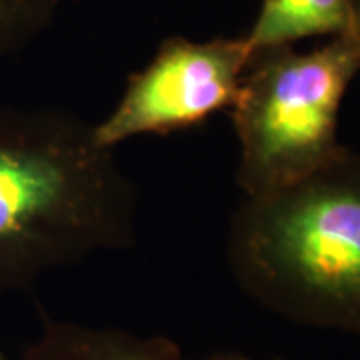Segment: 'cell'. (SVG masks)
I'll use <instances>...</instances> for the list:
<instances>
[{
    "mask_svg": "<svg viewBox=\"0 0 360 360\" xmlns=\"http://www.w3.org/2000/svg\"><path fill=\"white\" fill-rule=\"evenodd\" d=\"M139 191L94 122L0 104V300L136 240Z\"/></svg>",
    "mask_w": 360,
    "mask_h": 360,
    "instance_id": "obj_1",
    "label": "cell"
},
{
    "mask_svg": "<svg viewBox=\"0 0 360 360\" xmlns=\"http://www.w3.org/2000/svg\"><path fill=\"white\" fill-rule=\"evenodd\" d=\"M359 72V37L252 54L229 110L238 141L236 182L246 198L307 179L347 148L338 116Z\"/></svg>",
    "mask_w": 360,
    "mask_h": 360,
    "instance_id": "obj_3",
    "label": "cell"
},
{
    "mask_svg": "<svg viewBox=\"0 0 360 360\" xmlns=\"http://www.w3.org/2000/svg\"><path fill=\"white\" fill-rule=\"evenodd\" d=\"M352 4H354V13H356V34L360 39V0H352Z\"/></svg>",
    "mask_w": 360,
    "mask_h": 360,
    "instance_id": "obj_8",
    "label": "cell"
},
{
    "mask_svg": "<svg viewBox=\"0 0 360 360\" xmlns=\"http://www.w3.org/2000/svg\"><path fill=\"white\" fill-rule=\"evenodd\" d=\"M0 360H8L6 356H4V352H2V350H0Z\"/></svg>",
    "mask_w": 360,
    "mask_h": 360,
    "instance_id": "obj_9",
    "label": "cell"
},
{
    "mask_svg": "<svg viewBox=\"0 0 360 360\" xmlns=\"http://www.w3.org/2000/svg\"><path fill=\"white\" fill-rule=\"evenodd\" d=\"M234 283L262 309L360 336V153L290 186L246 198L226 232Z\"/></svg>",
    "mask_w": 360,
    "mask_h": 360,
    "instance_id": "obj_2",
    "label": "cell"
},
{
    "mask_svg": "<svg viewBox=\"0 0 360 360\" xmlns=\"http://www.w3.org/2000/svg\"><path fill=\"white\" fill-rule=\"evenodd\" d=\"M250 58L243 37L162 40L153 58L130 75L115 108L94 122V139L115 150L130 139L194 129L229 112Z\"/></svg>",
    "mask_w": 360,
    "mask_h": 360,
    "instance_id": "obj_4",
    "label": "cell"
},
{
    "mask_svg": "<svg viewBox=\"0 0 360 360\" xmlns=\"http://www.w3.org/2000/svg\"><path fill=\"white\" fill-rule=\"evenodd\" d=\"M60 0H0V60L51 25Z\"/></svg>",
    "mask_w": 360,
    "mask_h": 360,
    "instance_id": "obj_7",
    "label": "cell"
},
{
    "mask_svg": "<svg viewBox=\"0 0 360 360\" xmlns=\"http://www.w3.org/2000/svg\"><path fill=\"white\" fill-rule=\"evenodd\" d=\"M22 360H252L236 350L191 359L167 336H142L122 328H98L44 319L40 335L25 348Z\"/></svg>",
    "mask_w": 360,
    "mask_h": 360,
    "instance_id": "obj_5",
    "label": "cell"
},
{
    "mask_svg": "<svg viewBox=\"0 0 360 360\" xmlns=\"http://www.w3.org/2000/svg\"><path fill=\"white\" fill-rule=\"evenodd\" d=\"M270 360H286V359H270Z\"/></svg>",
    "mask_w": 360,
    "mask_h": 360,
    "instance_id": "obj_10",
    "label": "cell"
},
{
    "mask_svg": "<svg viewBox=\"0 0 360 360\" xmlns=\"http://www.w3.org/2000/svg\"><path fill=\"white\" fill-rule=\"evenodd\" d=\"M359 37L352 0H262L243 34L250 54L309 39Z\"/></svg>",
    "mask_w": 360,
    "mask_h": 360,
    "instance_id": "obj_6",
    "label": "cell"
}]
</instances>
